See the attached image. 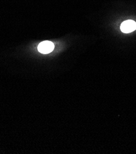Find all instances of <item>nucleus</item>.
Here are the masks:
<instances>
[{"label":"nucleus","mask_w":136,"mask_h":154,"mask_svg":"<svg viewBox=\"0 0 136 154\" xmlns=\"http://www.w3.org/2000/svg\"><path fill=\"white\" fill-rule=\"evenodd\" d=\"M54 44L52 42L49 41H45L41 42L39 45L38 49L39 52L43 54H47L52 52L54 49Z\"/></svg>","instance_id":"nucleus-1"},{"label":"nucleus","mask_w":136,"mask_h":154,"mask_svg":"<svg viewBox=\"0 0 136 154\" xmlns=\"http://www.w3.org/2000/svg\"><path fill=\"white\" fill-rule=\"evenodd\" d=\"M120 29L125 33H131L136 29V23L134 20H128L123 22L121 25Z\"/></svg>","instance_id":"nucleus-2"}]
</instances>
